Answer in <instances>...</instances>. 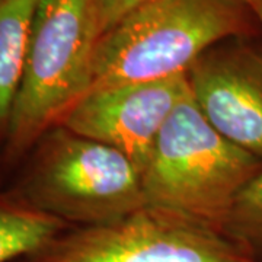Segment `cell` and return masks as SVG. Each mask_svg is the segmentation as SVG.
I'll list each match as a JSON object with an SVG mask.
<instances>
[{
  "label": "cell",
  "instance_id": "8992f818",
  "mask_svg": "<svg viewBox=\"0 0 262 262\" xmlns=\"http://www.w3.org/2000/svg\"><path fill=\"white\" fill-rule=\"evenodd\" d=\"M188 95L187 73L92 91L60 125L118 150L143 178L162 128Z\"/></svg>",
  "mask_w": 262,
  "mask_h": 262
},
{
  "label": "cell",
  "instance_id": "9c48e42d",
  "mask_svg": "<svg viewBox=\"0 0 262 262\" xmlns=\"http://www.w3.org/2000/svg\"><path fill=\"white\" fill-rule=\"evenodd\" d=\"M222 233L253 262H262V170L236 198Z\"/></svg>",
  "mask_w": 262,
  "mask_h": 262
},
{
  "label": "cell",
  "instance_id": "ba28073f",
  "mask_svg": "<svg viewBox=\"0 0 262 262\" xmlns=\"http://www.w3.org/2000/svg\"><path fill=\"white\" fill-rule=\"evenodd\" d=\"M39 0H0V144L5 146Z\"/></svg>",
  "mask_w": 262,
  "mask_h": 262
},
{
  "label": "cell",
  "instance_id": "7a4b0ae2",
  "mask_svg": "<svg viewBox=\"0 0 262 262\" xmlns=\"http://www.w3.org/2000/svg\"><path fill=\"white\" fill-rule=\"evenodd\" d=\"M19 165L6 192L72 227L103 225L147 206L131 160L64 125L41 136Z\"/></svg>",
  "mask_w": 262,
  "mask_h": 262
},
{
  "label": "cell",
  "instance_id": "277c9868",
  "mask_svg": "<svg viewBox=\"0 0 262 262\" xmlns=\"http://www.w3.org/2000/svg\"><path fill=\"white\" fill-rule=\"evenodd\" d=\"M261 170L262 160L215 130L189 92L162 128L143 173V189L147 206L222 233L236 198Z\"/></svg>",
  "mask_w": 262,
  "mask_h": 262
},
{
  "label": "cell",
  "instance_id": "6da1fadb",
  "mask_svg": "<svg viewBox=\"0 0 262 262\" xmlns=\"http://www.w3.org/2000/svg\"><path fill=\"white\" fill-rule=\"evenodd\" d=\"M259 32L245 0H149L99 39L89 92L185 73L208 48Z\"/></svg>",
  "mask_w": 262,
  "mask_h": 262
},
{
  "label": "cell",
  "instance_id": "8fae6325",
  "mask_svg": "<svg viewBox=\"0 0 262 262\" xmlns=\"http://www.w3.org/2000/svg\"><path fill=\"white\" fill-rule=\"evenodd\" d=\"M245 2L249 5V8L253 12V15H255L262 31V0H245Z\"/></svg>",
  "mask_w": 262,
  "mask_h": 262
},
{
  "label": "cell",
  "instance_id": "52a82bcc",
  "mask_svg": "<svg viewBox=\"0 0 262 262\" xmlns=\"http://www.w3.org/2000/svg\"><path fill=\"white\" fill-rule=\"evenodd\" d=\"M189 92L206 120L227 140L262 160V51L227 39L188 67Z\"/></svg>",
  "mask_w": 262,
  "mask_h": 262
},
{
  "label": "cell",
  "instance_id": "5b68a950",
  "mask_svg": "<svg viewBox=\"0 0 262 262\" xmlns=\"http://www.w3.org/2000/svg\"><path fill=\"white\" fill-rule=\"evenodd\" d=\"M15 262H253L225 234L144 206L114 222L67 227Z\"/></svg>",
  "mask_w": 262,
  "mask_h": 262
},
{
  "label": "cell",
  "instance_id": "30bf717a",
  "mask_svg": "<svg viewBox=\"0 0 262 262\" xmlns=\"http://www.w3.org/2000/svg\"><path fill=\"white\" fill-rule=\"evenodd\" d=\"M149 0H92L101 38Z\"/></svg>",
  "mask_w": 262,
  "mask_h": 262
},
{
  "label": "cell",
  "instance_id": "3957f363",
  "mask_svg": "<svg viewBox=\"0 0 262 262\" xmlns=\"http://www.w3.org/2000/svg\"><path fill=\"white\" fill-rule=\"evenodd\" d=\"M99 39L92 0H39L3 146L8 166L19 165L89 94Z\"/></svg>",
  "mask_w": 262,
  "mask_h": 262
}]
</instances>
